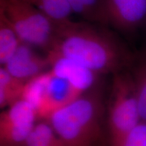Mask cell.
I'll use <instances>...</instances> for the list:
<instances>
[{
	"label": "cell",
	"mask_w": 146,
	"mask_h": 146,
	"mask_svg": "<svg viewBox=\"0 0 146 146\" xmlns=\"http://www.w3.org/2000/svg\"><path fill=\"white\" fill-rule=\"evenodd\" d=\"M50 52L73 59L101 75L128 69L135 53L108 26L72 20L58 25L57 41Z\"/></svg>",
	"instance_id": "obj_1"
},
{
	"label": "cell",
	"mask_w": 146,
	"mask_h": 146,
	"mask_svg": "<svg viewBox=\"0 0 146 146\" xmlns=\"http://www.w3.org/2000/svg\"><path fill=\"white\" fill-rule=\"evenodd\" d=\"M103 108L99 86L80 95L47 121L66 146H93L100 134Z\"/></svg>",
	"instance_id": "obj_2"
},
{
	"label": "cell",
	"mask_w": 146,
	"mask_h": 146,
	"mask_svg": "<svg viewBox=\"0 0 146 146\" xmlns=\"http://www.w3.org/2000/svg\"><path fill=\"white\" fill-rule=\"evenodd\" d=\"M2 13L22 42L48 53L58 39L57 25L35 5L19 0H0Z\"/></svg>",
	"instance_id": "obj_3"
},
{
	"label": "cell",
	"mask_w": 146,
	"mask_h": 146,
	"mask_svg": "<svg viewBox=\"0 0 146 146\" xmlns=\"http://www.w3.org/2000/svg\"><path fill=\"white\" fill-rule=\"evenodd\" d=\"M113 75L109 102L111 146H122L125 136L140 121L135 89L129 69Z\"/></svg>",
	"instance_id": "obj_4"
},
{
	"label": "cell",
	"mask_w": 146,
	"mask_h": 146,
	"mask_svg": "<svg viewBox=\"0 0 146 146\" xmlns=\"http://www.w3.org/2000/svg\"><path fill=\"white\" fill-rule=\"evenodd\" d=\"M37 118L36 110L26 101L18 100L0 116L1 146H25Z\"/></svg>",
	"instance_id": "obj_5"
},
{
	"label": "cell",
	"mask_w": 146,
	"mask_h": 146,
	"mask_svg": "<svg viewBox=\"0 0 146 146\" xmlns=\"http://www.w3.org/2000/svg\"><path fill=\"white\" fill-rule=\"evenodd\" d=\"M108 26L133 40L146 28V0H106Z\"/></svg>",
	"instance_id": "obj_6"
},
{
	"label": "cell",
	"mask_w": 146,
	"mask_h": 146,
	"mask_svg": "<svg viewBox=\"0 0 146 146\" xmlns=\"http://www.w3.org/2000/svg\"><path fill=\"white\" fill-rule=\"evenodd\" d=\"M50 70L55 76L68 81L73 87L84 93L99 86L101 75L73 59L54 52L47 54Z\"/></svg>",
	"instance_id": "obj_7"
},
{
	"label": "cell",
	"mask_w": 146,
	"mask_h": 146,
	"mask_svg": "<svg viewBox=\"0 0 146 146\" xmlns=\"http://www.w3.org/2000/svg\"><path fill=\"white\" fill-rule=\"evenodd\" d=\"M50 72L46 91L36 110L37 118L45 120L83 94L66 80Z\"/></svg>",
	"instance_id": "obj_8"
},
{
	"label": "cell",
	"mask_w": 146,
	"mask_h": 146,
	"mask_svg": "<svg viewBox=\"0 0 146 146\" xmlns=\"http://www.w3.org/2000/svg\"><path fill=\"white\" fill-rule=\"evenodd\" d=\"M31 46L21 42L13 55L3 66H1L16 78L26 82L50 68L47 56L37 54Z\"/></svg>",
	"instance_id": "obj_9"
},
{
	"label": "cell",
	"mask_w": 146,
	"mask_h": 146,
	"mask_svg": "<svg viewBox=\"0 0 146 146\" xmlns=\"http://www.w3.org/2000/svg\"><path fill=\"white\" fill-rule=\"evenodd\" d=\"M128 69L135 87L140 119L146 122V44L135 52Z\"/></svg>",
	"instance_id": "obj_10"
},
{
	"label": "cell",
	"mask_w": 146,
	"mask_h": 146,
	"mask_svg": "<svg viewBox=\"0 0 146 146\" xmlns=\"http://www.w3.org/2000/svg\"><path fill=\"white\" fill-rule=\"evenodd\" d=\"M25 82L11 75L5 68H0V107L10 106L21 98Z\"/></svg>",
	"instance_id": "obj_11"
},
{
	"label": "cell",
	"mask_w": 146,
	"mask_h": 146,
	"mask_svg": "<svg viewBox=\"0 0 146 146\" xmlns=\"http://www.w3.org/2000/svg\"><path fill=\"white\" fill-rule=\"evenodd\" d=\"M15 31L0 12V64L3 66L21 43Z\"/></svg>",
	"instance_id": "obj_12"
},
{
	"label": "cell",
	"mask_w": 146,
	"mask_h": 146,
	"mask_svg": "<svg viewBox=\"0 0 146 146\" xmlns=\"http://www.w3.org/2000/svg\"><path fill=\"white\" fill-rule=\"evenodd\" d=\"M35 6L56 25L70 20L73 13L67 0H36Z\"/></svg>",
	"instance_id": "obj_13"
},
{
	"label": "cell",
	"mask_w": 146,
	"mask_h": 146,
	"mask_svg": "<svg viewBox=\"0 0 146 146\" xmlns=\"http://www.w3.org/2000/svg\"><path fill=\"white\" fill-rule=\"evenodd\" d=\"M25 146H66L50 123L42 122L35 124Z\"/></svg>",
	"instance_id": "obj_14"
},
{
	"label": "cell",
	"mask_w": 146,
	"mask_h": 146,
	"mask_svg": "<svg viewBox=\"0 0 146 146\" xmlns=\"http://www.w3.org/2000/svg\"><path fill=\"white\" fill-rule=\"evenodd\" d=\"M50 76L49 70L31 78L25 84L21 99L31 104L36 112L46 91Z\"/></svg>",
	"instance_id": "obj_15"
},
{
	"label": "cell",
	"mask_w": 146,
	"mask_h": 146,
	"mask_svg": "<svg viewBox=\"0 0 146 146\" xmlns=\"http://www.w3.org/2000/svg\"><path fill=\"white\" fill-rule=\"evenodd\" d=\"M86 21L108 26L106 0H81Z\"/></svg>",
	"instance_id": "obj_16"
},
{
	"label": "cell",
	"mask_w": 146,
	"mask_h": 146,
	"mask_svg": "<svg viewBox=\"0 0 146 146\" xmlns=\"http://www.w3.org/2000/svg\"><path fill=\"white\" fill-rule=\"evenodd\" d=\"M122 146H146V122L137 123L125 136Z\"/></svg>",
	"instance_id": "obj_17"
},
{
	"label": "cell",
	"mask_w": 146,
	"mask_h": 146,
	"mask_svg": "<svg viewBox=\"0 0 146 146\" xmlns=\"http://www.w3.org/2000/svg\"><path fill=\"white\" fill-rule=\"evenodd\" d=\"M70 5L73 13L81 16L82 18H84V12L83 6L82 5L81 0H67Z\"/></svg>",
	"instance_id": "obj_18"
},
{
	"label": "cell",
	"mask_w": 146,
	"mask_h": 146,
	"mask_svg": "<svg viewBox=\"0 0 146 146\" xmlns=\"http://www.w3.org/2000/svg\"><path fill=\"white\" fill-rule=\"evenodd\" d=\"M19 1L27 2V3H31V4H32L34 5H36V0H19Z\"/></svg>",
	"instance_id": "obj_19"
}]
</instances>
